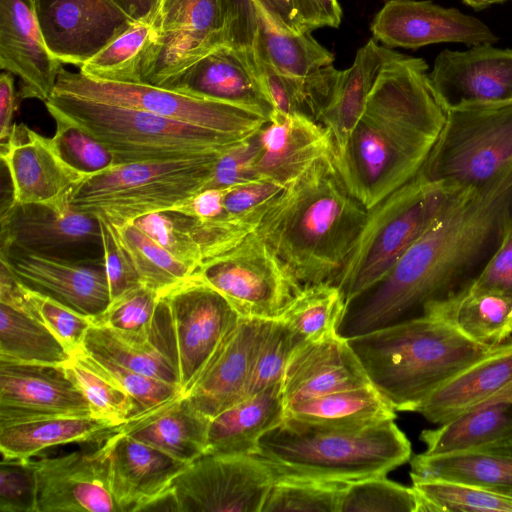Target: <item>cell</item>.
<instances>
[{
    "mask_svg": "<svg viewBox=\"0 0 512 512\" xmlns=\"http://www.w3.org/2000/svg\"><path fill=\"white\" fill-rule=\"evenodd\" d=\"M511 227L512 164L467 190L380 282L350 302L338 334L351 338L420 316L466 290Z\"/></svg>",
    "mask_w": 512,
    "mask_h": 512,
    "instance_id": "6da1fadb",
    "label": "cell"
},
{
    "mask_svg": "<svg viewBox=\"0 0 512 512\" xmlns=\"http://www.w3.org/2000/svg\"><path fill=\"white\" fill-rule=\"evenodd\" d=\"M422 58L400 53L381 70L334 165L368 210L422 168L444 123V107Z\"/></svg>",
    "mask_w": 512,
    "mask_h": 512,
    "instance_id": "7a4b0ae2",
    "label": "cell"
},
{
    "mask_svg": "<svg viewBox=\"0 0 512 512\" xmlns=\"http://www.w3.org/2000/svg\"><path fill=\"white\" fill-rule=\"evenodd\" d=\"M333 154L287 184L256 230L302 287L334 283L367 216L341 180Z\"/></svg>",
    "mask_w": 512,
    "mask_h": 512,
    "instance_id": "3957f363",
    "label": "cell"
},
{
    "mask_svg": "<svg viewBox=\"0 0 512 512\" xmlns=\"http://www.w3.org/2000/svg\"><path fill=\"white\" fill-rule=\"evenodd\" d=\"M371 384L395 411L416 412L439 387L495 347L422 314L347 338Z\"/></svg>",
    "mask_w": 512,
    "mask_h": 512,
    "instance_id": "277c9868",
    "label": "cell"
},
{
    "mask_svg": "<svg viewBox=\"0 0 512 512\" xmlns=\"http://www.w3.org/2000/svg\"><path fill=\"white\" fill-rule=\"evenodd\" d=\"M411 454V443L394 420L344 429L285 417L261 437L256 455L281 474L351 482L386 476Z\"/></svg>",
    "mask_w": 512,
    "mask_h": 512,
    "instance_id": "5b68a950",
    "label": "cell"
},
{
    "mask_svg": "<svg viewBox=\"0 0 512 512\" xmlns=\"http://www.w3.org/2000/svg\"><path fill=\"white\" fill-rule=\"evenodd\" d=\"M469 189L418 172L367 210L364 225L333 284L346 304L380 282L399 258Z\"/></svg>",
    "mask_w": 512,
    "mask_h": 512,
    "instance_id": "8992f818",
    "label": "cell"
},
{
    "mask_svg": "<svg viewBox=\"0 0 512 512\" xmlns=\"http://www.w3.org/2000/svg\"><path fill=\"white\" fill-rule=\"evenodd\" d=\"M44 104L51 117L76 124L106 146L117 165L221 153L245 140L139 109L66 94L52 93Z\"/></svg>",
    "mask_w": 512,
    "mask_h": 512,
    "instance_id": "52a82bcc",
    "label": "cell"
},
{
    "mask_svg": "<svg viewBox=\"0 0 512 512\" xmlns=\"http://www.w3.org/2000/svg\"><path fill=\"white\" fill-rule=\"evenodd\" d=\"M219 154L117 165L86 179L70 205L114 226L173 211L206 188Z\"/></svg>",
    "mask_w": 512,
    "mask_h": 512,
    "instance_id": "ba28073f",
    "label": "cell"
},
{
    "mask_svg": "<svg viewBox=\"0 0 512 512\" xmlns=\"http://www.w3.org/2000/svg\"><path fill=\"white\" fill-rule=\"evenodd\" d=\"M512 164V99L463 103L445 123L420 173L465 189L481 186Z\"/></svg>",
    "mask_w": 512,
    "mask_h": 512,
    "instance_id": "9c48e42d",
    "label": "cell"
},
{
    "mask_svg": "<svg viewBox=\"0 0 512 512\" xmlns=\"http://www.w3.org/2000/svg\"><path fill=\"white\" fill-rule=\"evenodd\" d=\"M239 318L197 271L161 296L150 340L176 369L182 394Z\"/></svg>",
    "mask_w": 512,
    "mask_h": 512,
    "instance_id": "30bf717a",
    "label": "cell"
},
{
    "mask_svg": "<svg viewBox=\"0 0 512 512\" xmlns=\"http://www.w3.org/2000/svg\"><path fill=\"white\" fill-rule=\"evenodd\" d=\"M53 93L146 111L246 139L269 118L251 110L143 82H115L62 68Z\"/></svg>",
    "mask_w": 512,
    "mask_h": 512,
    "instance_id": "8fae6325",
    "label": "cell"
},
{
    "mask_svg": "<svg viewBox=\"0 0 512 512\" xmlns=\"http://www.w3.org/2000/svg\"><path fill=\"white\" fill-rule=\"evenodd\" d=\"M241 316L279 318L302 285L256 231L232 249L209 259L197 270Z\"/></svg>",
    "mask_w": 512,
    "mask_h": 512,
    "instance_id": "7c38bea8",
    "label": "cell"
},
{
    "mask_svg": "<svg viewBox=\"0 0 512 512\" xmlns=\"http://www.w3.org/2000/svg\"><path fill=\"white\" fill-rule=\"evenodd\" d=\"M154 40L141 80L162 86L214 49L228 45L224 0H160L151 21Z\"/></svg>",
    "mask_w": 512,
    "mask_h": 512,
    "instance_id": "4fadbf2b",
    "label": "cell"
},
{
    "mask_svg": "<svg viewBox=\"0 0 512 512\" xmlns=\"http://www.w3.org/2000/svg\"><path fill=\"white\" fill-rule=\"evenodd\" d=\"M276 470L258 455L204 453L171 487L177 512H261Z\"/></svg>",
    "mask_w": 512,
    "mask_h": 512,
    "instance_id": "5bb4252c",
    "label": "cell"
},
{
    "mask_svg": "<svg viewBox=\"0 0 512 512\" xmlns=\"http://www.w3.org/2000/svg\"><path fill=\"white\" fill-rule=\"evenodd\" d=\"M0 156L10 176L14 204L64 210L88 179L62 159L51 137L25 124L13 125L10 135L1 142Z\"/></svg>",
    "mask_w": 512,
    "mask_h": 512,
    "instance_id": "9a60e30c",
    "label": "cell"
},
{
    "mask_svg": "<svg viewBox=\"0 0 512 512\" xmlns=\"http://www.w3.org/2000/svg\"><path fill=\"white\" fill-rule=\"evenodd\" d=\"M50 52L81 66L134 22L113 0H32Z\"/></svg>",
    "mask_w": 512,
    "mask_h": 512,
    "instance_id": "2e32d148",
    "label": "cell"
},
{
    "mask_svg": "<svg viewBox=\"0 0 512 512\" xmlns=\"http://www.w3.org/2000/svg\"><path fill=\"white\" fill-rule=\"evenodd\" d=\"M371 31L376 41L389 48L417 49L443 42L475 46L498 41L478 18L430 0H388L375 15Z\"/></svg>",
    "mask_w": 512,
    "mask_h": 512,
    "instance_id": "e0dca14e",
    "label": "cell"
},
{
    "mask_svg": "<svg viewBox=\"0 0 512 512\" xmlns=\"http://www.w3.org/2000/svg\"><path fill=\"white\" fill-rule=\"evenodd\" d=\"M60 416H93L64 366L0 361V426Z\"/></svg>",
    "mask_w": 512,
    "mask_h": 512,
    "instance_id": "ac0fdd59",
    "label": "cell"
},
{
    "mask_svg": "<svg viewBox=\"0 0 512 512\" xmlns=\"http://www.w3.org/2000/svg\"><path fill=\"white\" fill-rule=\"evenodd\" d=\"M38 512H119L108 482L107 454L75 451L31 460Z\"/></svg>",
    "mask_w": 512,
    "mask_h": 512,
    "instance_id": "d6986e66",
    "label": "cell"
},
{
    "mask_svg": "<svg viewBox=\"0 0 512 512\" xmlns=\"http://www.w3.org/2000/svg\"><path fill=\"white\" fill-rule=\"evenodd\" d=\"M0 262L20 282L92 317L111 302L104 264H86L59 256L0 250Z\"/></svg>",
    "mask_w": 512,
    "mask_h": 512,
    "instance_id": "ffe728a7",
    "label": "cell"
},
{
    "mask_svg": "<svg viewBox=\"0 0 512 512\" xmlns=\"http://www.w3.org/2000/svg\"><path fill=\"white\" fill-rule=\"evenodd\" d=\"M101 244L97 217L74 209L10 202L1 213V250H18L77 260L75 251ZM79 261V260H77Z\"/></svg>",
    "mask_w": 512,
    "mask_h": 512,
    "instance_id": "44dd1931",
    "label": "cell"
},
{
    "mask_svg": "<svg viewBox=\"0 0 512 512\" xmlns=\"http://www.w3.org/2000/svg\"><path fill=\"white\" fill-rule=\"evenodd\" d=\"M108 482L119 512L146 511L171 491L188 463L138 441L122 426L103 440Z\"/></svg>",
    "mask_w": 512,
    "mask_h": 512,
    "instance_id": "7402d4cb",
    "label": "cell"
},
{
    "mask_svg": "<svg viewBox=\"0 0 512 512\" xmlns=\"http://www.w3.org/2000/svg\"><path fill=\"white\" fill-rule=\"evenodd\" d=\"M269 320L241 317L183 395L212 419L247 398L252 366Z\"/></svg>",
    "mask_w": 512,
    "mask_h": 512,
    "instance_id": "603a6c76",
    "label": "cell"
},
{
    "mask_svg": "<svg viewBox=\"0 0 512 512\" xmlns=\"http://www.w3.org/2000/svg\"><path fill=\"white\" fill-rule=\"evenodd\" d=\"M446 109L471 102L512 99V49L492 44L465 51L445 49L436 57L428 74Z\"/></svg>",
    "mask_w": 512,
    "mask_h": 512,
    "instance_id": "cb8c5ba5",
    "label": "cell"
},
{
    "mask_svg": "<svg viewBox=\"0 0 512 512\" xmlns=\"http://www.w3.org/2000/svg\"><path fill=\"white\" fill-rule=\"evenodd\" d=\"M0 66L20 79V99L46 102L62 63L48 49L32 0H0Z\"/></svg>",
    "mask_w": 512,
    "mask_h": 512,
    "instance_id": "d4e9b609",
    "label": "cell"
},
{
    "mask_svg": "<svg viewBox=\"0 0 512 512\" xmlns=\"http://www.w3.org/2000/svg\"><path fill=\"white\" fill-rule=\"evenodd\" d=\"M369 384L347 338L336 332L295 348L281 381V393L287 409L301 401Z\"/></svg>",
    "mask_w": 512,
    "mask_h": 512,
    "instance_id": "484cf974",
    "label": "cell"
},
{
    "mask_svg": "<svg viewBox=\"0 0 512 512\" xmlns=\"http://www.w3.org/2000/svg\"><path fill=\"white\" fill-rule=\"evenodd\" d=\"M161 87L236 105L270 117L273 109L258 78L255 57L220 46Z\"/></svg>",
    "mask_w": 512,
    "mask_h": 512,
    "instance_id": "4316f807",
    "label": "cell"
},
{
    "mask_svg": "<svg viewBox=\"0 0 512 512\" xmlns=\"http://www.w3.org/2000/svg\"><path fill=\"white\" fill-rule=\"evenodd\" d=\"M256 171L259 178L286 186L319 159L334 153L327 128L301 113L272 112L258 132Z\"/></svg>",
    "mask_w": 512,
    "mask_h": 512,
    "instance_id": "83f0119b",
    "label": "cell"
},
{
    "mask_svg": "<svg viewBox=\"0 0 512 512\" xmlns=\"http://www.w3.org/2000/svg\"><path fill=\"white\" fill-rule=\"evenodd\" d=\"M512 401V341L470 364L430 395L416 410L442 424L471 410Z\"/></svg>",
    "mask_w": 512,
    "mask_h": 512,
    "instance_id": "f1b7e54d",
    "label": "cell"
},
{
    "mask_svg": "<svg viewBox=\"0 0 512 512\" xmlns=\"http://www.w3.org/2000/svg\"><path fill=\"white\" fill-rule=\"evenodd\" d=\"M254 3L258 22L254 50L277 71L306 85L322 108L339 71L333 66V53L322 46L311 32L281 29L261 5Z\"/></svg>",
    "mask_w": 512,
    "mask_h": 512,
    "instance_id": "f546056e",
    "label": "cell"
},
{
    "mask_svg": "<svg viewBox=\"0 0 512 512\" xmlns=\"http://www.w3.org/2000/svg\"><path fill=\"white\" fill-rule=\"evenodd\" d=\"M400 53L370 39L360 47L352 65L339 70L330 95L315 120L327 128L334 143V153L343 149L358 123L367 98L387 62Z\"/></svg>",
    "mask_w": 512,
    "mask_h": 512,
    "instance_id": "4dcf8cb0",
    "label": "cell"
},
{
    "mask_svg": "<svg viewBox=\"0 0 512 512\" xmlns=\"http://www.w3.org/2000/svg\"><path fill=\"white\" fill-rule=\"evenodd\" d=\"M210 418L183 394L122 426L130 437L190 464L207 450Z\"/></svg>",
    "mask_w": 512,
    "mask_h": 512,
    "instance_id": "1f68e13d",
    "label": "cell"
},
{
    "mask_svg": "<svg viewBox=\"0 0 512 512\" xmlns=\"http://www.w3.org/2000/svg\"><path fill=\"white\" fill-rule=\"evenodd\" d=\"M285 414L281 383L251 395L210 420L205 453L256 455L261 437Z\"/></svg>",
    "mask_w": 512,
    "mask_h": 512,
    "instance_id": "d6a6232c",
    "label": "cell"
},
{
    "mask_svg": "<svg viewBox=\"0 0 512 512\" xmlns=\"http://www.w3.org/2000/svg\"><path fill=\"white\" fill-rule=\"evenodd\" d=\"M429 455L512 450V401L483 406L420 434Z\"/></svg>",
    "mask_w": 512,
    "mask_h": 512,
    "instance_id": "836d02e7",
    "label": "cell"
},
{
    "mask_svg": "<svg viewBox=\"0 0 512 512\" xmlns=\"http://www.w3.org/2000/svg\"><path fill=\"white\" fill-rule=\"evenodd\" d=\"M422 314L444 320L478 344L497 347L511 341L512 295L466 289L427 305Z\"/></svg>",
    "mask_w": 512,
    "mask_h": 512,
    "instance_id": "e575fe53",
    "label": "cell"
},
{
    "mask_svg": "<svg viewBox=\"0 0 512 512\" xmlns=\"http://www.w3.org/2000/svg\"><path fill=\"white\" fill-rule=\"evenodd\" d=\"M121 426L96 416H60L0 426V450L5 459H30L52 446L105 440Z\"/></svg>",
    "mask_w": 512,
    "mask_h": 512,
    "instance_id": "d590c367",
    "label": "cell"
},
{
    "mask_svg": "<svg viewBox=\"0 0 512 512\" xmlns=\"http://www.w3.org/2000/svg\"><path fill=\"white\" fill-rule=\"evenodd\" d=\"M410 463L411 477L458 482L512 497V450L423 452Z\"/></svg>",
    "mask_w": 512,
    "mask_h": 512,
    "instance_id": "8d00e7d4",
    "label": "cell"
},
{
    "mask_svg": "<svg viewBox=\"0 0 512 512\" xmlns=\"http://www.w3.org/2000/svg\"><path fill=\"white\" fill-rule=\"evenodd\" d=\"M285 417L334 428L355 429L396 419L385 397L372 385L329 393L286 409Z\"/></svg>",
    "mask_w": 512,
    "mask_h": 512,
    "instance_id": "74e56055",
    "label": "cell"
},
{
    "mask_svg": "<svg viewBox=\"0 0 512 512\" xmlns=\"http://www.w3.org/2000/svg\"><path fill=\"white\" fill-rule=\"evenodd\" d=\"M71 357L41 320L0 303V361L65 366Z\"/></svg>",
    "mask_w": 512,
    "mask_h": 512,
    "instance_id": "f35d334b",
    "label": "cell"
},
{
    "mask_svg": "<svg viewBox=\"0 0 512 512\" xmlns=\"http://www.w3.org/2000/svg\"><path fill=\"white\" fill-rule=\"evenodd\" d=\"M64 367L86 397L93 416L124 425L143 414L119 381L83 348Z\"/></svg>",
    "mask_w": 512,
    "mask_h": 512,
    "instance_id": "ab89813d",
    "label": "cell"
},
{
    "mask_svg": "<svg viewBox=\"0 0 512 512\" xmlns=\"http://www.w3.org/2000/svg\"><path fill=\"white\" fill-rule=\"evenodd\" d=\"M346 306L340 287L322 282L303 286L279 318L301 342L313 341L337 332Z\"/></svg>",
    "mask_w": 512,
    "mask_h": 512,
    "instance_id": "60d3db41",
    "label": "cell"
},
{
    "mask_svg": "<svg viewBox=\"0 0 512 512\" xmlns=\"http://www.w3.org/2000/svg\"><path fill=\"white\" fill-rule=\"evenodd\" d=\"M83 349L180 388L173 364L151 340L131 339L106 326L93 323L86 333Z\"/></svg>",
    "mask_w": 512,
    "mask_h": 512,
    "instance_id": "b9f144b4",
    "label": "cell"
},
{
    "mask_svg": "<svg viewBox=\"0 0 512 512\" xmlns=\"http://www.w3.org/2000/svg\"><path fill=\"white\" fill-rule=\"evenodd\" d=\"M154 40L151 22H134L80 66L86 76L115 82H142L144 58Z\"/></svg>",
    "mask_w": 512,
    "mask_h": 512,
    "instance_id": "7bdbcfd3",
    "label": "cell"
},
{
    "mask_svg": "<svg viewBox=\"0 0 512 512\" xmlns=\"http://www.w3.org/2000/svg\"><path fill=\"white\" fill-rule=\"evenodd\" d=\"M114 227L142 284L161 296L196 272L152 240L134 223Z\"/></svg>",
    "mask_w": 512,
    "mask_h": 512,
    "instance_id": "ee69618b",
    "label": "cell"
},
{
    "mask_svg": "<svg viewBox=\"0 0 512 512\" xmlns=\"http://www.w3.org/2000/svg\"><path fill=\"white\" fill-rule=\"evenodd\" d=\"M419 507L418 512H512V497L472 485L411 477Z\"/></svg>",
    "mask_w": 512,
    "mask_h": 512,
    "instance_id": "f6af8a7d",
    "label": "cell"
},
{
    "mask_svg": "<svg viewBox=\"0 0 512 512\" xmlns=\"http://www.w3.org/2000/svg\"><path fill=\"white\" fill-rule=\"evenodd\" d=\"M346 483L277 472L261 512H338Z\"/></svg>",
    "mask_w": 512,
    "mask_h": 512,
    "instance_id": "bcb514c9",
    "label": "cell"
},
{
    "mask_svg": "<svg viewBox=\"0 0 512 512\" xmlns=\"http://www.w3.org/2000/svg\"><path fill=\"white\" fill-rule=\"evenodd\" d=\"M419 500L413 487L375 476L347 482L338 512H418Z\"/></svg>",
    "mask_w": 512,
    "mask_h": 512,
    "instance_id": "7dc6e473",
    "label": "cell"
},
{
    "mask_svg": "<svg viewBox=\"0 0 512 512\" xmlns=\"http://www.w3.org/2000/svg\"><path fill=\"white\" fill-rule=\"evenodd\" d=\"M161 295L144 285L111 300L107 309L93 319L122 336L150 340L153 322Z\"/></svg>",
    "mask_w": 512,
    "mask_h": 512,
    "instance_id": "c3c4849f",
    "label": "cell"
},
{
    "mask_svg": "<svg viewBox=\"0 0 512 512\" xmlns=\"http://www.w3.org/2000/svg\"><path fill=\"white\" fill-rule=\"evenodd\" d=\"M301 343L282 319L269 320L255 354L247 397L281 383L288 361Z\"/></svg>",
    "mask_w": 512,
    "mask_h": 512,
    "instance_id": "681fc988",
    "label": "cell"
},
{
    "mask_svg": "<svg viewBox=\"0 0 512 512\" xmlns=\"http://www.w3.org/2000/svg\"><path fill=\"white\" fill-rule=\"evenodd\" d=\"M52 118L56 130L51 138L71 168L90 178L117 166L111 151L84 129L61 117Z\"/></svg>",
    "mask_w": 512,
    "mask_h": 512,
    "instance_id": "f907efd6",
    "label": "cell"
},
{
    "mask_svg": "<svg viewBox=\"0 0 512 512\" xmlns=\"http://www.w3.org/2000/svg\"><path fill=\"white\" fill-rule=\"evenodd\" d=\"M152 240L197 271L203 262L201 250L186 229L181 214L167 211L144 215L133 222Z\"/></svg>",
    "mask_w": 512,
    "mask_h": 512,
    "instance_id": "816d5d0a",
    "label": "cell"
},
{
    "mask_svg": "<svg viewBox=\"0 0 512 512\" xmlns=\"http://www.w3.org/2000/svg\"><path fill=\"white\" fill-rule=\"evenodd\" d=\"M27 290L41 321L59 339L68 352L74 355L81 350L86 333L93 324V318L46 294L28 287Z\"/></svg>",
    "mask_w": 512,
    "mask_h": 512,
    "instance_id": "f5cc1de1",
    "label": "cell"
},
{
    "mask_svg": "<svg viewBox=\"0 0 512 512\" xmlns=\"http://www.w3.org/2000/svg\"><path fill=\"white\" fill-rule=\"evenodd\" d=\"M0 511L38 512L37 483L31 458H2L0 463Z\"/></svg>",
    "mask_w": 512,
    "mask_h": 512,
    "instance_id": "db71d44e",
    "label": "cell"
},
{
    "mask_svg": "<svg viewBox=\"0 0 512 512\" xmlns=\"http://www.w3.org/2000/svg\"><path fill=\"white\" fill-rule=\"evenodd\" d=\"M101 232L102 258L111 300L142 286L134 263L121 243L115 227L98 218Z\"/></svg>",
    "mask_w": 512,
    "mask_h": 512,
    "instance_id": "11a10c76",
    "label": "cell"
},
{
    "mask_svg": "<svg viewBox=\"0 0 512 512\" xmlns=\"http://www.w3.org/2000/svg\"><path fill=\"white\" fill-rule=\"evenodd\" d=\"M258 132L219 154L205 189L230 187L259 178L256 171Z\"/></svg>",
    "mask_w": 512,
    "mask_h": 512,
    "instance_id": "9f6ffc18",
    "label": "cell"
},
{
    "mask_svg": "<svg viewBox=\"0 0 512 512\" xmlns=\"http://www.w3.org/2000/svg\"><path fill=\"white\" fill-rule=\"evenodd\" d=\"M228 19V45L255 57L258 22L254 0H224Z\"/></svg>",
    "mask_w": 512,
    "mask_h": 512,
    "instance_id": "6f0895ef",
    "label": "cell"
},
{
    "mask_svg": "<svg viewBox=\"0 0 512 512\" xmlns=\"http://www.w3.org/2000/svg\"><path fill=\"white\" fill-rule=\"evenodd\" d=\"M467 289L512 295V227Z\"/></svg>",
    "mask_w": 512,
    "mask_h": 512,
    "instance_id": "680465c9",
    "label": "cell"
},
{
    "mask_svg": "<svg viewBox=\"0 0 512 512\" xmlns=\"http://www.w3.org/2000/svg\"><path fill=\"white\" fill-rule=\"evenodd\" d=\"M301 28L311 32L320 27H339L342 10L338 0H293Z\"/></svg>",
    "mask_w": 512,
    "mask_h": 512,
    "instance_id": "91938a15",
    "label": "cell"
},
{
    "mask_svg": "<svg viewBox=\"0 0 512 512\" xmlns=\"http://www.w3.org/2000/svg\"><path fill=\"white\" fill-rule=\"evenodd\" d=\"M227 189L228 187L204 189L172 212L188 217L195 222L217 219L225 213L224 197Z\"/></svg>",
    "mask_w": 512,
    "mask_h": 512,
    "instance_id": "94428289",
    "label": "cell"
},
{
    "mask_svg": "<svg viewBox=\"0 0 512 512\" xmlns=\"http://www.w3.org/2000/svg\"><path fill=\"white\" fill-rule=\"evenodd\" d=\"M17 94L12 73L2 72L0 76V140L7 139L13 127Z\"/></svg>",
    "mask_w": 512,
    "mask_h": 512,
    "instance_id": "6125c7cd",
    "label": "cell"
},
{
    "mask_svg": "<svg viewBox=\"0 0 512 512\" xmlns=\"http://www.w3.org/2000/svg\"><path fill=\"white\" fill-rule=\"evenodd\" d=\"M271 20L283 30L304 32L299 23L293 0H254Z\"/></svg>",
    "mask_w": 512,
    "mask_h": 512,
    "instance_id": "be15d7a7",
    "label": "cell"
},
{
    "mask_svg": "<svg viewBox=\"0 0 512 512\" xmlns=\"http://www.w3.org/2000/svg\"><path fill=\"white\" fill-rule=\"evenodd\" d=\"M134 21L151 22L160 0H113Z\"/></svg>",
    "mask_w": 512,
    "mask_h": 512,
    "instance_id": "e7e4bbea",
    "label": "cell"
},
{
    "mask_svg": "<svg viewBox=\"0 0 512 512\" xmlns=\"http://www.w3.org/2000/svg\"><path fill=\"white\" fill-rule=\"evenodd\" d=\"M462 1L475 9H483L492 4L503 3L506 0H462Z\"/></svg>",
    "mask_w": 512,
    "mask_h": 512,
    "instance_id": "03108f58",
    "label": "cell"
}]
</instances>
